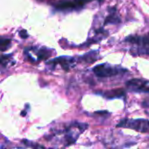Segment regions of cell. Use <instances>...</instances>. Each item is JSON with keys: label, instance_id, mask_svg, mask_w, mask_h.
Here are the masks:
<instances>
[{"label": "cell", "instance_id": "cell-1", "mask_svg": "<svg viewBox=\"0 0 149 149\" xmlns=\"http://www.w3.org/2000/svg\"><path fill=\"white\" fill-rule=\"evenodd\" d=\"M137 143V139L127 136L120 132H113L109 134L104 144L111 149H122L130 148Z\"/></svg>", "mask_w": 149, "mask_h": 149}, {"label": "cell", "instance_id": "cell-2", "mask_svg": "<svg viewBox=\"0 0 149 149\" xmlns=\"http://www.w3.org/2000/svg\"><path fill=\"white\" fill-rule=\"evenodd\" d=\"M94 74L99 78H111L124 72H127V70L120 66V65H113L110 64H101L96 65L93 69Z\"/></svg>", "mask_w": 149, "mask_h": 149}, {"label": "cell", "instance_id": "cell-3", "mask_svg": "<svg viewBox=\"0 0 149 149\" xmlns=\"http://www.w3.org/2000/svg\"><path fill=\"white\" fill-rule=\"evenodd\" d=\"M116 127L132 129L142 134H149V120L145 119H123Z\"/></svg>", "mask_w": 149, "mask_h": 149}, {"label": "cell", "instance_id": "cell-4", "mask_svg": "<svg viewBox=\"0 0 149 149\" xmlns=\"http://www.w3.org/2000/svg\"><path fill=\"white\" fill-rule=\"evenodd\" d=\"M126 42L137 45V53L149 55V33L144 36H130L126 38Z\"/></svg>", "mask_w": 149, "mask_h": 149}, {"label": "cell", "instance_id": "cell-5", "mask_svg": "<svg viewBox=\"0 0 149 149\" xmlns=\"http://www.w3.org/2000/svg\"><path fill=\"white\" fill-rule=\"evenodd\" d=\"M127 88L131 93H149V80L142 79H133L127 82Z\"/></svg>", "mask_w": 149, "mask_h": 149}, {"label": "cell", "instance_id": "cell-6", "mask_svg": "<svg viewBox=\"0 0 149 149\" xmlns=\"http://www.w3.org/2000/svg\"><path fill=\"white\" fill-rule=\"evenodd\" d=\"M100 94L102 95L106 99L112 100V99L121 98V97L125 96V91L123 89H116V90H111V91L102 92Z\"/></svg>", "mask_w": 149, "mask_h": 149}, {"label": "cell", "instance_id": "cell-7", "mask_svg": "<svg viewBox=\"0 0 149 149\" xmlns=\"http://www.w3.org/2000/svg\"><path fill=\"white\" fill-rule=\"evenodd\" d=\"M120 23V18L116 12L115 8L109 9V15L105 20V24H117Z\"/></svg>", "mask_w": 149, "mask_h": 149}, {"label": "cell", "instance_id": "cell-8", "mask_svg": "<svg viewBox=\"0 0 149 149\" xmlns=\"http://www.w3.org/2000/svg\"><path fill=\"white\" fill-rule=\"evenodd\" d=\"M52 62H53V63H59L65 71H68L69 68H70L71 64L74 62V59L72 58L60 57V58H58L56 59H53Z\"/></svg>", "mask_w": 149, "mask_h": 149}, {"label": "cell", "instance_id": "cell-9", "mask_svg": "<svg viewBox=\"0 0 149 149\" xmlns=\"http://www.w3.org/2000/svg\"><path fill=\"white\" fill-rule=\"evenodd\" d=\"M79 6V4L76 0L74 2H64V3H61L58 4L56 6V8L60 9V10H66V9H74V8H77Z\"/></svg>", "mask_w": 149, "mask_h": 149}, {"label": "cell", "instance_id": "cell-10", "mask_svg": "<svg viewBox=\"0 0 149 149\" xmlns=\"http://www.w3.org/2000/svg\"><path fill=\"white\" fill-rule=\"evenodd\" d=\"M21 33H24V34H20V37L24 38H26L28 35H26V31H20Z\"/></svg>", "mask_w": 149, "mask_h": 149}, {"label": "cell", "instance_id": "cell-11", "mask_svg": "<svg viewBox=\"0 0 149 149\" xmlns=\"http://www.w3.org/2000/svg\"><path fill=\"white\" fill-rule=\"evenodd\" d=\"M25 114H26V112H24V111L21 112V115H22V116H25Z\"/></svg>", "mask_w": 149, "mask_h": 149}]
</instances>
